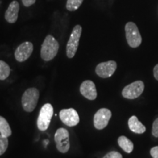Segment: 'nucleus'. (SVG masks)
Listing matches in <instances>:
<instances>
[{
    "instance_id": "obj_19",
    "label": "nucleus",
    "mask_w": 158,
    "mask_h": 158,
    "mask_svg": "<svg viewBox=\"0 0 158 158\" xmlns=\"http://www.w3.org/2000/svg\"><path fill=\"white\" fill-rule=\"evenodd\" d=\"M8 147V139L7 137L0 135V155H3Z\"/></svg>"
},
{
    "instance_id": "obj_4",
    "label": "nucleus",
    "mask_w": 158,
    "mask_h": 158,
    "mask_svg": "<svg viewBox=\"0 0 158 158\" xmlns=\"http://www.w3.org/2000/svg\"><path fill=\"white\" fill-rule=\"evenodd\" d=\"M125 34L127 43L130 47L137 48L141 44V35L135 23L128 22L126 23Z\"/></svg>"
},
{
    "instance_id": "obj_2",
    "label": "nucleus",
    "mask_w": 158,
    "mask_h": 158,
    "mask_svg": "<svg viewBox=\"0 0 158 158\" xmlns=\"http://www.w3.org/2000/svg\"><path fill=\"white\" fill-rule=\"evenodd\" d=\"M39 97V91L36 88H29L25 91L21 99V103L25 111L31 112L35 110Z\"/></svg>"
},
{
    "instance_id": "obj_10",
    "label": "nucleus",
    "mask_w": 158,
    "mask_h": 158,
    "mask_svg": "<svg viewBox=\"0 0 158 158\" xmlns=\"http://www.w3.org/2000/svg\"><path fill=\"white\" fill-rule=\"evenodd\" d=\"M117 68V64L115 61H108L100 63L96 67L95 72L100 78H109L114 73Z\"/></svg>"
},
{
    "instance_id": "obj_21",
    "label": "nucleus",
    "mask_w": 158,
    "mask_h": 158,
    "mask_svg": "<svg viewBox=\"0 0 158 158\" xmlns=\"http://www.w3.org/2000/svg\"><path fill=\"white\" fill-rule=\"evenodd\" d=\"M152 135L155 137L158 138V118H156L153 122L152 125Z\"/></svg>"
},
{
    "instance_id": "obj_12",
    "label": "nucleus",
    "mask_w": 158,
    "mask_h": 158,
    "mask_svg": "<svg viewBox=\"0 0 158 158\" xmlns=\"http://www.w3.org/2000/svg\"><path fill=\"white\" fill-rule=\"evenodd\" d=\"M80 92L81 94L88 100H94L97 98V90L95 84L92 81H85L80 86Z\"/></svg>"
},
{
    "instance_id": "obj_20",
    "label": "nucleus",
    "mask_w": 158,
    "mask_h": 158,
    "mask_svg": "<svg viewBox=\"0 0 158 158\" xmlns=\"http://www.w3.org/2000/svg\"><path fill=\"white\" fill-rule=\"evenodd\" d=\"M103 158H122V155L117 152H110L106 155H105Z\"/></svg>"
},
{
    "instance_id": "obj_18",
    "label": "nucleus",
    "mask_w": 158,
    "mask_h": 158,
    "mask_svg": "<svg viewBox=\"0 0 158 158\" xmlns=\"http://www.w3.org/2000/svg\"><path fill=\"white\" fill-rule=\"evenodd\" d=\"M83 1L84 0H68L66 3V8L70 12L76 10L81 5Z\"/></svg>"
},
{
    "instance_id": "obj_23",
    "label": "nucleus",
    "mask_w": 158,
    "mask_h": 158,
    "mask_svg": "<svg viewBox=\"0 0 158 158\" xmlns=\"http://www.w3.org/2000/svg\"><path fill=\"white\" fill-rule=\"evenodd\" d=\"M36 2V0H22L23 5L25 6V7H30L32 5H34Z\"/></svg>"
},
{
    "instance_id": "obj_7",
    "label": "nucleus",
    "mask_w": 158,
    "mask_h": 158,
    "mask_svg": "<svg viewBox=\"0 0 158 158\" xmlns=\"http://www.w3.org/2000/svg\"><path fill=\"white\" fill-rule=\"evenodd\" d=\"M144 90V84L141 81H137L127 85L122 90V96L127 99H135L143 93Z\"/></svg>"
},
{
    "instance_id": "obj_16",
    "label": "nucleus",
    "mask_w": 158,
    "mask_h": 158,
    "mask_svg": "<svg viewBox=\"0 0 158 158\" xmlns=\"http://www.w3.org/2000/svg\"><path fill=\"white\" fill-rule=\"evenodd\" d=\"M0 133L5 137H9L11 135L12 131L7 120L2 116H0Z\"/></svg>"
},
{
    "instance_id": "obj_6",
    "label": "nucleus",
    "mask_w": 158,
    "mask_h": 158,
    "mask_svg": "<svg viewBox=\"0 0 158 158\" xmlns=\"http://www.w3.org/2000/svg\"><path fill=\"white\" fill-rule=\"evenodd\" d=\"M57 149L60 152L66 153L70 149V141H69V132L65 128H59L56 130L54 135Z\"/></svg>"
},
{
    "instance_id": "obj_5",
    "label": "nucleus",
    "mask_w": 158,
    "mask_h": 158,
    "mask_svg": "<svg viewBox=\"0 0 158 158\" xmlns=\"http://www.w3.org/2000/svg\"><path fill=\"white\" fill-rule=\"evenodd\" d=\"M81 32L82 27L80 25H76L73 29L66 47L67 56L68 58H73L76 55V53L78 48L79 40H80Z\"/></svg>"
},
{
    "instance_id": "obj_17",
    "label": "nucleus",
    "mask_w": 158,
    "mask_h": 158,
    "mask_svg": "<svg viewBox=\"0 0 158 158\" xmlns=\"http://www.w3.org/2000/svg\"><path fill=\"white\" fill-rule=\"evenodd\" d=\"M10 74L9 65L4 61L0 60V80H5Z\"/></svg>"
},
{
    "instance_id": "obj_13",
    "label": "nucleus",
    "mask_w": 158,
    "mask_h": 158,
    "mask_svg": "<svg viewBox=\"0 0 158 158\" xmlns=\"http://www.w3.org/2000/svg\"><path fill=\"white\" fill-rule=\"evenodd\" d=\"M19 4L17 1H13L10 4L5 15V18L7 22L10 23H14L16 22L18 16H19Z\"/></svg>"
},
{
    "instance_id": "obj_1",
    "label": "nucleus",
    "mask_w": 158,
    "mask_h": 158,
    "mask_svg": "<svg viewBox=\"0 0 158 158\" xmlns=\"http://www.w3.org/2000/svg\"><path fill=\"white\" fill-rule=\"evenodd\" d=\"M59 48V43L52 35L45 37L41 45L40 56L44 61H51L56 56Z\"/></svg>"
},
{
    "instance_id": "obj_3",
    "label": "nucleus",
    "mask_w": 158,
    "mask_h": 158,
    "mask_svg": "<svg viewBox=\"0 0 158 158\" xmlns=\"http://www.w3.org/2000/svg\"><path fill=\"white\" fill-rule=\"evenodd\" d=\"M54 114V108L50 103H46L41 108L40 111L37 124V127L41 131H45L50 125L52 116Z\"/></svg>"
},
{
    "instance_id": "obj_24",
    "label": "nucleus",
    "mask_w": 158,
    "mask_h": 158,
    "mask_svg": "<svg viewBox=\"0 0 158 158\" xmlns=\"http://www.w3.org/2000/svg\"><path fill=\"white\" fill-rule=\"evenodd\" d=\"M154 76H155L156 80L158 81V64L154 68Z\"/></svg>"
},
{
    "instance_id": "obj_8",
    "label": "nucleus",
    "mask_w": 158,
    "mask_h": 158,
    "mask_svg": "<svg viewBox=\"0 0 158 158\" xmlns=\"http://www.w3.org/2000/svg\"><path fill=\"white\" fill-rule=\"evenodd\" d=\"M111 115V111L107 108H100L98 110L94 116V125L96 129H104L108 125Z\"/></svg>"
},
{
    "instance_id": "obj_22",
    "label": "nucleus",
    "mask_w": 158,
    "mask_h": 158,
    "mask_svg": "<svg viewBox=\"0 0 158 158\" xmlns=\"http://www.w3.org/2000/svg\"><path fill=\"white\" fill-rule=\"evenodd\" d=\"M150 153H151L152 157L153 158H158V147L152 148Z\"/></svg>"
},
{
    "instance_id": "obj_9",
    "label": "nucleus",
    "mask_w": 158,
    "mask_h": 158,
    "mask_svg": "<svg viewBox=\"0 0 158 158\" xmlns=\"http://www.w3.org/2000/svg\"><path fill=\"white\" fill-rule=\"evenodd\" d=\"M61 121L69 127H73L79 123L80 118L78 113L74 108L62 109L59 113Z\"/></svg>"
},
{
    "instance_id": "obj_11",
    "label": "nucleus",
    "mask_w": 158,
    "mask_h": 158,
    "mask_svg": "<svg viewBox=\"0 0 158 158\" xmlns=\"http://www.w3.org/2000/svg\"><path fill=\"white\" fill-rule=\"evenodd\" d=\"M33 52V44L31 42L21 43L15 51V58L18 62H23L27 60Z\"/></svg>"
},
{
    "instance_id": "obj_14",
    "label": "nucleus",
    "mask_w": 158,
    "mask_h": 158,
    "mask_svg": "<svg viewBox=\"0 0 158 158\" xmlns=\"http://www.w3.org/2000/svg\"><path fill=\"white\" fill-rule=\"evenodd\" d=\"M128 126L130 130L133 133L141 134L146 131V127L141 122L138 121V118L135 116H133L130 118L128 121Z\"/></svg>"
},
{
    "instance_id": "obj_15",
    "label": "nucleus",
    "mask_w": 158,
    "mask_h": 158,
    "mask_svg": "<svg viewBox=\"0 0 158 158\" xmlns=\"http://www.w3.org/2000/svg\"><path fill=\"white\" fill-rule=\"evenodd\" d=\"M118 143L119 147L124 150L125 152L130 153L133 150L134 146L133 142L128 139L125 136L122 135L118 138Z\"/></svg>"
}]
</instances>
